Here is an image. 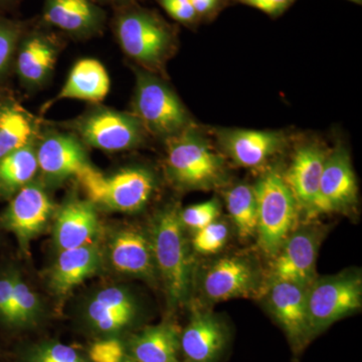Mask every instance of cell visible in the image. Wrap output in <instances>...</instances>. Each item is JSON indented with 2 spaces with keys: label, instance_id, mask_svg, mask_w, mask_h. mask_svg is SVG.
Returning a JSON list of instances; mask_svg holds the SVG:
<instances>
[{
  "label": "cell",
  "instance_id": "1",
  "mask_svg": "<svg viewBox=\"0 0 362 362\" xmlns=\"http://www.w3.org/2000/svg\"><path fill=\"white\" fill-rule=\"evenodd\" d=\"M149 239L169 306L176 308L187 303L192 294L194 274L180 209L166 207L157 214Z\"/></svg>",
  "mask_w": 362,
  "mask_h": 362
},
{
  "label": "cell",
  "instance_id": "2",
  "mask_svg": "<svg viewBox=\"0 0 362 362\" xmlns=\"http://www.w3.org/2000/svg\"><path fill=\"white\" fill-rule=\"evenodd\" d=\"M166 171L176 187L185 190L213 189L226 180L225 159L192 127L166 140Z\"/></svg>",
  "mask_w": 362,
  "mask_h": 362
},
{
  "label": "cell",
  "instance_id": "3",
  "mask_svg": "<svg viewBox=\"0 0 362 362\" xmlns=\"http://www.w3.org/2000/svg\"><path fill=\"white\" fill-rule=\"evenodd\" d=\"M95 206L119 213H136L146 206L156 188V178L147 169L129 168L106 175L88 164L76 175Z\"/></svg>",
  "mask_w": 362,
  "mask_h": 362
},
{
  "label": "cell",
  "instance_id": "4",
  "mask_svg": "<svg viewBox=\"0 0 362 362\" xmlns=\"http://www.w3.org/2000/svg\"><path fill=\"white\" fill-rule=\"evenodd\" d=\"M254 188L258 209L259 246L273 257L294 230L299 206L283 175L277 171L266 173Z\"/></svg>",
  "mask_w": 362,
  "mask_h": 362
},
{
  "label": "cell",
  "instance_id": "5",
  "mask_svg": "<svg viewBox=\"0 0 362 362\" xmlns=\"http://www.w3.org/2000/svg\"><path fill=\"white\" fill-rule=\"evenodd\" d=\"M307 317L312 339L361 308L362 279L358 272L315 279L307 288Z\"/></svg>",
  "mask_w": 362,
  "mask_h": 362
},
{
  "label": "cell",
  "instance_id": "6",
  "mask_svg": "<svg viewBox=\"0 0 362 362\" xmlns=\"http://www.w3.org/2000/svg\"><path fill=\"white\" fill-rule=\"evenodd\" d=\"M133 110L143 127L153 134L168 138L189 127V117L175 92L146 71H136Z\"/></svg>",
  "mask_w": 362,
  "mask_h": 362
},
{
  "label": "cell",
  "instance_id": "7",
  "mask_svg": "<svg viewBox=\"0 0 362 362\" xmlns=\"http://www.w3.org/2000/svg\"><path fill=\"white\" fill-rule=\"evenodd\" d=\"M116 32L124 52L149 69L160 66L171 49L170 33L147 13L124 14L117 23Z\"/></svg>",
  "mask_w": 362,
  "mask_h": 362
},
{
  "label": "cell",
  "instance_id": "8",
  "mask_svg": "<svg viewBox=\"0 0 362 362\" xmlns=\"http://www.w3.org/2000/svg\"><path fill=\"white\" fill-rule=\"evenodd\" d=\"M75 129L90 146L115 152L137 146L144 127L134 115L100 108L76 121Z\"/></svg>",
  "mask_w": 362,
  "mask_h": 362
},
{
  "label": "cell",
  "instance_id": "9",
  "mask_svg": "<svg viewBox=\"0 0 362 362\" xmlns=\"http://www.w3.org/2000/svg\"><path fill=\"white\" fill-rule=\"evenodd\" d=\"M54 211V204L42 187L28 183L11 197L0 216V228L13 233L25 251L44 232Z\"/></svg>",
  "mask_w": 362,
  "mask_h": 362
},
{
  "label": "cell",
  "instance_id": "10",
  "mask_svg": "<svg viewBox=\"0 0 362 362\" xmlns=\"http://www.w3.org/2000/svg\"><path fill=\"white\" fill-rule=\"evenodd\" d=\"M320 233L312 228L293 232L273 256L271 281H282L308 288L315 280Z\"/></svg>",
  "mask_w": 362,
  "mask_h": 362
},
{
  "label": "cell",
  "instance_id": "11",
  "mask_svg": "<svg viewBox=\"0 0 362 362\" xmlns=\"http://www.w3.org/2000/svg\"><path fill=\"white\" fill-rule=\"evenodd\" d=\"M307 288L282 281H271L267 303L272 315L284 330L295 354L311 341L307 317Z\"/></svg>",
  "mask_w": 362,
  "mask_h": 362
},
{
  "label": "cell",
  "instance_id": "12",
  "mask_svg": "<svg viewBox=\"0 0 362 362\" xmlns=\"http://www.w3.org/2000/svg\"><path fill=\"white\" fill-rule=\"evenodd\" d=\"M259 290L258 269L243 257L218 259L206 269L202 281L204 296L211 302L252 296Z\"/></svg>",
  "mask_w": 362,
  "mask_h": 362
},
{
  "label": "cell",
  "instance_id": "13",
  "mask_svg": "<svg viewBox=\"0 0 362 362\" xmlns=\"http://www.w3.org/2000/svg\"><path fill=\"white\" fill-rule=\"evenodd\" d=\"M357 194L358 187L350 157L340 147L326 156L311 216L351 209L357 202Z\"/></svg>",
  "mask_w": 362,
  "mask_h": 362
},
{
  "label": "cell",
  "instance_id": "14",
  "mask_svg": "<svg viewBox=\"0 0 362 362\" xmlns=\"http://www.w3.org/2000/svg\"><path fill=\"white\" fill-rule=\"evenodd\" d=\"M228 342L226 324L211 312L194 308L180 332V352L185 362H218Z\"/></svg>",
  "mask_w": 362,
  "mask_h": 362
},
{
  "label": "cell",
  "instance_id": "15",
  "mask_svg": "<svg viewBox=\"0 0 362 362\" xmlns=\"http://www.w3.org/2000/svg\"><path fill=\"white\" fill-rule=\"evenodd\" d=\"M134 298L127 289L110 286L100 290L86 306V319L98 333L115 337L126 329L136 317Z\"/></svg>",
  "mask_w": 362,
  "mask_h": 362
},
{
  "label": "cell",
  "instance_id": "16",
  "mask_svg": "<svg viewBox=\"0 0 362 362\" xmlns=\"http://www.w3.org/2000/svg\"><path fill=\"white\" fill-rule=\"evenodd\" d=\"M54 218V244L59 252L94 244L100 221L97 207L88 199H70Z\"/></svg>",
  "mask_w": 362,
  "mask_h": 362
},
{
  "label": "cell",
  "instance_id": "17",
  "mask_svg": "<svg viewBox=\"0 0 362 362\" xmlns=\"http://www.w3.org/2000/svg\"><path fill=\"white\" fill-rule=\"evenodd\" d=\"M39 170L49 183H59L76 176L88 165L87 154L77 138L49 134L37 148Z\"/></svg>",
  "mask_w": 362,
  "mask_h": 362
},
{
  "label": "cell",
  "instance_id": "18",
  "mask_svg": "<svg viewBox=\"0 0 362 362\" xmlns=\"http://www.w3.org/2000/svg\"><path fill=\"white\" fill-rule=\"evenodd\" d=\"M221 148L238 165L258 168L285 145L284 135L272 131L223 129L216 133Z\"/></svg>",
  "mask_w": 362,
  "mask_h": 362
},
{
  "label": "cell",
  "instance_id": "19",
  "mask_svg": "<svg viewBox=\"0 0 362 362\" xmlns=\"http://www.w3.org/2000/svg\"><path fill=\"white\" fill-rule=\"evenodd\" d=\"M327 154L319 145H303L295 152L291 164L283 176L298 206L307 211L310 216L318 197L321 175Z\"/></svg>",
  "mask_w": 362,
  "mask_h": 362
},
{
  "label": "cell",
  "instance_id": "20",
  "mask_svg": "<svg viewBox=\"0 0 362 362\" xmlns=\"http://www.w3.org/2000/svg\"><path fill=\"white\" fill-rule=\"evenodd\" d=\"M109 259L117 272L130 277L150 281L156 272L150 239L136 228H124L113 235Z\"/></svg>",
  "mask_w": 362,
  "mask_h": 362
},
{
  "label": "cell",
  "instance_id": "21",
  "mask_svg": "<svg viewBox=\"0 0 362 362\" xmlns=\"http://www.w3.org/2000/svg\"><path fill=\"white\" fill-rule=\"evenodd\" d=\"M101 266L102 254L95 244L59 252L49 271V287L54 294L64 296L95 275Z\"/></svg>",
  "mask_w": 362,
  "mask_h": 362
},
{
  "label": "cell",
  "instance_id": "22",
  "mask_svg": "<svg viewBox=\"0 0 362 362\" xmlns=\"http://www.w3.org/2000/svg\"><path fill=\"white\" fill-rule=\"evenodd\" d=\"M180 332L170 322L148 326L130 338L126 354L134 362H180Z\"/></svg>",
  "mask_w": 362,
  "mask_h": 362
},
{
  "label": "cell",
  "instance_id": "23",
  "mask_svg": "<svg viewBox=\"0 0 362 362\" xmlns=\"http://www.w3.org/2000/svg\"><path fill=\"white\" fill-rule=\"evenodd\" d=\"M110 90V78L104 66L94 59L78 61L71 69L65 85L57 99H75L83 101H103Z\"/></svg>",
  "mask_w": 362,
  "mask_h": 362
},
{
  "label": "cell",
  "instance_id": "24",
  "mask_svg": "<svg viewBox=\"0 0 362 362\" xmlns=\"http://www.w3.org/2000/svg\"><path fill=\"white\" fill-rule=\"evenodd\" d=\"M44 18L65 32L84 33L99 25L101 13L90 0H45Z\"/></svg>",
  "mask_w": 362,
  "mask_h": 362
},
{
  "label": "cell",
  "instance_id": "25",
  "mask_svg": "<svg viewBox=\"0 0 362 362\" xmlns=\"http://www.w3.org/2000/svg\"><path fill=\"white\" fill-rule=\"evenodd\" d=\"M56 47L42 37H32L21 45L18 57V73L28 86H39L49 77L56 65Z\"/></svg>",
  "mask_w": 362,
  "mask_h": 362
},
{
  "label": "cell",
  "instance_id": "26",
  "mask_svg": "<svg viewBox=\"0 0 362 362\" xmlns=\"http://www.w3.org/2000/svg\"><path fill=\"white\" fill-rule=\"evenodd\" d=\"M32 144L0 159V197H13L37 175V148Z\"/></svg>",
  "mask_w": 362,
  "mask_h": 362
},
{
  "label": "cell",
  "instance_id": "27",
  "mask_svg": "<svg viewBox=\"0 0 362 362\" xmlns=\"http://www.w3.org/2000/svg\"><path fill=\"white\" fill-rule=\"evenodd\" d=\"M225 202L226 209L240 237L247 240L257 235L258 209L254 187L235 185L226 192Z\"/></svg>",
  "mask_w": 362,
  "mask_h": 362
},
{
  "label": "cell",
  "instance_id": "28",
  "mask_svg": "<svg viewBox=\"0 0 362 362\" xmlns=\"http://www.w3.org/2000/svg\"><path fill=\"white\" fill-rule=\"evenodd\" d=\"M33 126L18 107L0 109V159L33 143Z\"/></svg>",
  "mask_w": 362,
  "mask_h": 362
},
{
  "label": "cell",
  "instance_id": "29",
  "mask_svg": "<svg viewBox=\"0 0 362 362\" xmlns=\"http://www.w3.org/2000/svg\"><path fill=\"white\" fill-rule=\"evenodd\" d=\"M42 313V304L21 274L14 270L11 327H28L37 322Z\"/></svg>",
  "mask_w": 362,
  "mask_h": 362
},
{
  "label": "cell",
  "instance_id": "30",
  "mask_svg": "<svg viewBox=\"0 0 362 362\" xmlns=\"http://www.w3.org/2000/svg\"><path fill=\"white\" fill-rule=\"evenodd\" d=\"M23 362H89L77 349L56 341L33 345L23 356Z\"/></svg>",
  "mask_w": 362,
  "mask_h": 362
},
{
  "label": "cell",
  "instance_id": "31",
  "mask_svg": "<svg viewBox=\"0 0 362 362\" xmlns=\"http://www.w3.org/2000/svg\"><path fill=\"white\" fill-rule=\"evenodd\" d=\"M228 235L230 230L228 225L216 220L195 232L192 247L195 252L202 255L216 254L226 246Z\"/></svg>",
  "mask_w": 362,
  "mask_h": 362
},
{
  "label": "cell",
  "instance_id": "32",
  "mask_svg": "<svg viewBox=\"0 0 362 362\" xmlns=\"http://www.w3.org/2000/svg\"><path fill=\"white\" fill-rule=\"evenodd\" d=\"M220 202L216 199L187 206L183 211H180L181 223H182L183 228H190L197 232L218 220V216H220Z\"/></svg>",
  "mask_w": 362,
  "mask_h": 362
},
{
  "label": "cell",
  "instance_id": "33",
  "mask_svg": "<svg viewBox=\"0 0 362 362\" xmlns=\"http://www.w3.org/2000/svg\"><path fill=\"white\" fill-rule=\"evenodd\" d=\"M126 357L125 344L115 337L98 340L89 349L90 362H124Z\"/></svg>",
  "mask_w": 362,
  "mask_h": 362
},
{
  "label": "cell",
  "instance_id": "34",
  "mask_svg": "<svg viewBox=\"0 0 362 362\" xmlns=\"http://www.w3.org/2000/svg\"><path fill=\"white\" fill-rule=\"evenodd\" d=\"M14 269L0 273V321L11 326L13 312Z\"/></svg>",
  "mask_w": 362,
  "mask_h": 362
},
{
  "label": "cell",
  "instance_id": "35",
  "mask_svg": "<svg viewBox=\"0 0 362 362\" xmlns=\"http://www.w3.org/2000/svg\"><path fill=\"white\" fill-rule=\"evenodd\" d=\"M18 32L13 26L0 23V74L4 73L13 58Z\"/></svg>",
  "mask_w": 362,
  "mask_h": 362
},
{
  "label": "cell",
  "instance_id": "36",
  "mask_svg": "<svg viewBox=\"0 0 362 362\" xmlns=\"http://www.w3.org/2000/svg\"><path fill=\"white\" fill-rule=\"evenodd\" d=\"M158 1L165 9L166 13L175 21L189 23L197 18V14L190 0H158Z\"/></svg>",
  "mask_w": 362,
  "mask_h": 362
},
{
  "label": "cell",
  "instance_id": "37",
  "mask_svg": "<svg viewBox=\"0 0 362 362\" xmlns=\"http://www.w3.org/2000/svg\"><path fill=\"white\" fill-rule=\"evenodd\" d=\"M242 1L270 16H278L284 13L286 9L291 6L296 0H242Z\"/></svg>",
  "mask_w": 362,
  "mask_h": 362
},
{
  "label": "cell",
  "instance_id": "38",
  "mask_svg": "<svg viewBox=\"0 0 362 362\" xmlns=\"http://www.w3.org/2000/svg\"><path fill=\"white\" fill-rule=\"evenodd\" d=\"M190 2L194 6L195 13L199 16V14H206L213 11L218 4V0H192Z\"/></svg>",
  "mask_w": 362,
  "mask_h": 362
},
{
  "label": "cell",
  "instance_id": "39",
  "mask_svg": "<svg viewBox=\"0 0 362 362\" xmlns=\"http://www.w3.org/2000/svg\"><path fill=\"white\" fill-rule=\"evenodd\" d=\"M349 1L356 2V4H361L362 0H349Z\"/></svg>",
  "mask_w": 362,
  "mask_h": 362
},
{
  "label": "cell",
  "instance_id": "40",
  "mask_svg": "<svg viewBox=\"0 0 362 362\" xmlns=\"http://www.w3.org/2000/svg\"><path fill=\"white\" fill-rule=\"evenodd\" d=\"M124 362H134V361H131L129 357L127 356V357H126L125 361H124Z\"/></svg>",
  "mask_w": 362,
  "mask_h": 362
},
{
  "label": "cell",
  "instance_id": "41",
  "mask_svg": "<svg viewBox=\"0 0 362 362\" xmlns=\"http://www.w3.org/2000/svg\"><path fill=\"white\" fill-rule=\"evenodd\" d=\"M7 1V0H0V4H1V2H6Z\"/></svg>",
  "mask_w": 362,
  "mask_h": 362
},
{
  "label": "cell",
  "instance_id": "42",
  "mask_svg": "<svg viewBox=\"0 0 362 362\" xmlns=\"http://www.w3.org/2000/svg\"><path fill=\"white\" fill-rule=\"evenodd\" d=\"M0 109H1V107H0Z\"/></svg>",
  "mask_w": 362,
  "mask_h": 362
},
{
  "label": "cell",
  "instance_id": "43",
  "mask_svg": "<svg viewBox=\"0 0 362 362\" xmlns=\"http://www.w3.org/2000/svg\"><path fill=\"white\" fill-rule=\"evenodd\" d=\"M240 1H242V0H240Z\"/></svg>",
  "mask_w": 362,
  "mask_h": 362
}]
</instances>
